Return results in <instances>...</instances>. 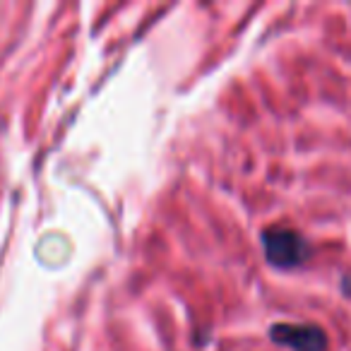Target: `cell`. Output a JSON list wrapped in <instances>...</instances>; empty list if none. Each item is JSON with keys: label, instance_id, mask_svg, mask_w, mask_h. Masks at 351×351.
<instances>
[{"label": "cell", "instance_id": "1", "mask_svg": "<svg viewBox=\"0 0 351 351\" xmlns=\"http://www.w3.org/2000/svg\"><path fill=\"white\" fill-rule=\"evenodd\" d=\"M263 248H265V258H267V263L274 265L277 269L298 267V265L306 263L308 253H311L306 239L291 229L265 231Z\"/></svg>", "mask_w": 351, "mask_h": 351}, {"label": "cell", "instance_id": "2", "mask_svg": "<svg viewBox=\"0 0 351 351\" xmlns=\"http://www.w3.org/2000/svg\"><path fill=\"white\" fill-rule=\"evenodd\" d=\"M272 341L279 346H287L291 351H325L327 349V335L315 325H287L279 322L269 330Z\"/></svg>", "mask_w": 351, "mask_h": 351}]
</instances>
